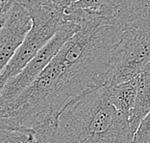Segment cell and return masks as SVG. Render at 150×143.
<instances>
[{"instance_id":"1","label":"cell","mask_w":150,"mask_h":143,"mask_svg":"<svg viewBox=\"0 0 150 143\" xmlns=\"http://www.w3.org/2000/svg\"><path fill=\"white\" fill-rule=\"evenodd\" d=\"M69 19L78 31L33 83L0 107L1 130L31 129L45 143L67 104L106 85L112 50L124 30L82 10H69Z\"/></svg>"},{"instance_id":"4","label":"cell","mask_w":150,"mask_h":143,"mask_svg":"<svg viewBox=\"0 0 150 143\" xmlns=\"http://www.w3.org/2000/svg\"><path fill=\"white\" fill-rule=\"evenodd\" d=\"M149 63V30L142 28L124 30L112 50L105 86H114L137 78Z\"/></svg>"},{"instance_id":"8","label":"cell","mask_w":150,"mask_h":143,"mask_svg":"<svg viewBox=\"0 0 150 143\" xmlns=\"http://www.w3.org/2000/svg\"><path fill=\"white\" fill-rule=\"evenodd\" d=\"M105 89L109 102L118 111L130 116L137 99L138 78L114 86H105Z\"/></svg>"},{"instance_id":"7","label":"cell","mask_w":150,"mask_h":143,"mask_svg":"<svg viewBox=\"0 0 150 143\" xmlns=\"http://www.w3.org/2000/svg\"><path fill=\"white\" fill-rule=\"evenodd\" d=\"M137 0H79L67 8L82 10L107 19L123 30L131 28Z\"/></svg>"},{"instance_id":"2","label":"cell","mask_w":150,"mask_h":143,"mask_svg":"<svg viewBox=\"0 0 150 143\" xmlns=\"http://www.w3.org/2000/svg\"><path fill=\"white\" fill-rule=\"evenodd\" d=\"M134 135L130 116L109 102L102 86L64 108L46 143H133Z\"/></svg>"},{"instance_id":"3","label":"cell","mask_w":150,"mask_h":143,"mask_svg":"<svg viewBox=\"0 0 150 143\" xmlns=\"http://www.w3.org/2000/svg\"><path fill=\"white\" fill-rule=\"evenodd\" d=\"M29 10L33 26L12 59L1 70L0 88L21 72L66 22V9L50 0H21Z\"/></svg>"},{"instance_id":"12","label":"cell","mask_w":150,"mask_h":143,"mask_svg":"<svg viewBox=\"0 0 150 143\" xmlns=\"http://www.w3.org/2000/svg\"><path fill=\"white\" fill-rule=\"evenodd\" d=\"M133 143H150V112L144 118L136 131Z\"/></svg>"},{"instance_id":"14","label":"cell","mask_w":150,"mask_h":143,"mask_svg":"<svg viewBox=\"0 0 150 143\" xmlns=\"http://www.w3.org/2000/svg\"><path fill=\"white\" fill-rule=\"evenodd\" d=\"M79 1V0H60V4L64 9H67V7H69L71 4Z\"/></svg>"},{"instance_id":"11","label":"cell","mask_w":150,"mask_h":143,"mask_svg":"<svg viewBox=\"0 0 150 143\" xmlns=\"http://www.w3.org/2000/svg\"><path fill=\"white\" fill-rule=\"evenodd\" d=\"M131 28H142L150 31V0H137Z\"/></svg>"},{"instance_id":"10","label":"cell","mask_w":150,"mask_h":143,"mask_svg":"<svg viewBox=\"0 0 150 143\" xmlns=\"http://www.w3.org/2000/svg\"><path fill=\"white\" fill-rule=\"evenodd\" d=\"M0 143H42L31 129H6L0 132Z\"/></svg>"},{"instance_id":"6","label":"cell","mask_w":150,"mask_h":143,"mask_svg":"<svg viewBox=\"0 0 150 143\" xmlns=\"http://www.w3.org/2000/svg\"><path fill=\"white\" fill-rule=\"evenodd\" d=\"M0 67L3 70L24 42L33 26V20L21 0H13L6 11L0 13Z\"/></svg>"},{"instance_id":"5","label":"cell","mask_w":150,"mask_h":143,"mask_svg":"<svg viewBox=\"0 0 150 143\" xmlns=\"http://www.w3.org/2000/svg\"><path fill=\"white\" fill-rule=\"evenodd\" d=\"M79 29V24L74 21H66L57 33L30 61L20 73L7 81L0 91V107L9 104L16 99L30 84L37 79L42 71L60 51L62 46Z\"/></svg>"},{"instance_id":"9","label":"cell","mask_w":150,"mask_h":143,"mask_svg":"<svg viewBox=\"0 0 150 143\" xmlns=\"http://www.w3.org/2000/svg\"><path fill=\"white\" fill-rule=\"evenodd\" d=\"M137 78V99L130 115V123L135 132L141 122L150 112V63Z\"/></svg>"},{"instance_id":"13","label":"cell","mask_w":150,"mask_h":143,"mask_svg":"<svg viewBox=\"0 0 150 143\" xmlns=\"http://www.w3.org/2000/svg\"><path fill=\"white\" fill-rule=\"evenodd\" d=\"M13 0H0V12L5 11L12 5Z\"/></svg>"},{"instance_id":"15","label":"cell","mask_w":150,"mask_h":143,"mask_svg":"<svg viewBox=\"0 0 150 143\" xmlns=\"http://www.w3.org/2000/svg\"><path fill=\"white\" fill-rule=\"evenodd\" d=\"M50 1H54V2H57V3H59L60 4V0H50ZM61 5V4H60Z\"/></svg>"}]
</instances>
